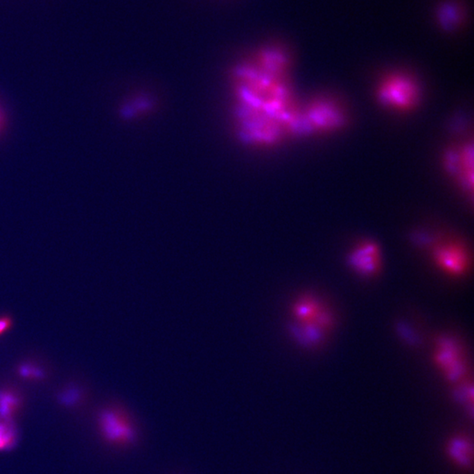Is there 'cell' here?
I'll return each mask as SVG.
<instances>
[{"label": "cell", "instance_id": "6da1fadb", "mask_svg": "<svg viewBox=\"0 0 474 474\" xmlns=\"http://www.w3.org/2000/svg\"><path fill=\"white\" fill-rule=\"evenodd\" d=\"M289 70L288 53L274 45L258 49L234 69V125L243 143L265 148L291 134L306 133Z\"/></svg>", "mask_w": 474, "mask_h": 474}, {"label": "cell", "instance_id": "7a4b0ae2", "mask_svg": "<svg viewBox=\"0 0 474 474\" xmlns=\"http://www.w3.org/2000/svg\"><path fill=\"white\" fill-rule=\"evenodd\" d=\"M292 312L295 321L292 333L299 341L311 344L331 326V315L312 296H303L297 299L292 306Z\"/></svg>", "mask_w": 474, "mask_h": 474}, {"label": "cell", "instance_id": "3957f363", "mask_svg": "<svg viewBox=\"0 0 474 474\" xmlns=\"http://www.w3.org/2000/svg\"><path fill=\"white\" fill-rule=\"evenodd\" d=\"M97 425L102 439L112 446H130L137 439L130 416L116 405H107L98 411Z\"/></svg>", "mask_w": 474, "mask_h": 474}, {"label": "cell", "instance_id": "277c9868", "mask_svg": "<svg viewBox=\"0 0 474 474\" xmlns=\"http://www.w3.org/2000/svg\"><path fill=\"white\" fill-rule=\"evenodd\" d=\"M378 96L391 109L407 111L416 105L419 92L412 79L403 74H394L382 81Z\"/></svg>", "mask_w": 474, "mask_h": 474}, {"label": "cell", "instance_id": "5b68a950", "mask_svg": "<svg viewBox=\"0 0 474 474\" xmlns=\"http://www.w3.org/2000/svg\"><path fill=\"white\" fill-rule=\"evenodd\" d=\"M433 361L444 376L450 381H459L466 373V361L462 350L453 339L444 337L434 344Z\"/></svg>", "mask_w": 474, "mask_h": 474}, {"label": "cell", "instance_id": "8992f818", "mask_svg": "<svg viewBox=\"0 0 474 474\" xmlns=\"http://www.w3.org/2000/svg\"><path fill=\"white\" fill-rule=\"evenodd\" d=\"M432 260L440 271L448 276L459 278L469 267V256L460 243L441 242L433 247Z\"/></svg>", "mask_w": 474, "mask_h": 474}, {"label": "cell", "instance_id": "52a82bcc", "mask_svg": "<svg viewBox=\"0 0 474 474\" xmlns=\"http://www.w3.org/2000/svg\"><path fill=\"white\" fill-rule=\"evenodd\" d=\"M302 114L307 133L337 130L344 123V114L337 105L329 100L315 101Z\"/></svg>", "mask_w": 474, "mask_h": 474}, {"label": "cell", "instance_id": "ba28073f", "mask_svg": "<svg viewBox=\"0 0 474 474\" xmlns=\"http://www.w3.org/2000/svg\"><path fill=\"white\" fill-rule=\"evenodd\" d=\"M348 265L360 276L369 278L376 275L382 265L380 247L373 241L358 243L349 253Z\"/></svg>", "mask_w": 474, "mask_h": 474}, {"label": "cell", "instance_id": "9c48e42d", "mask_svg": "<svg viewBox=\"0 0 474 474\" xmlns=\"http://www.w3.org/2000/svg\"><path fill=\"white\" fill-rule=\"evenodd\" d=\"M24 404V397L17 388L0 387V418L13 420Z\"/></svg>", "mask_w": 474, "mask_h": 474}, {"label": "cell", "instance_id": "30bf717a", "mask_svg": "<svg viewBox=\"0 0 474 474\" xmlns=\"http://www.w3.org/2000/svg\"><path fill=\"white\" fill-rule=\"evenodd\" d=\"M16 374L23 380L41 383L47 380L49 371L44 364L35 360H25L19 362L15 368Z\"/></svg>", "mask_w": 474, "mask_h": 474}, {"label": "cell", "instance_id": "8fae6325", "mask_svg": "<svg viewBox=\"0 0 474 474\" xmlns=\"http://www.w3.org/2000/svg\"><path fill=\"white\" fill-rule=\"evenodd\" d=\"M449 454L459 465L468 466L472 462L473 449L468 440L457 437L449 444Z\"/></svg>", "mask_w": 474, "mask_h": 474}, {"label": "cell", "instance_id": "7c38bea8", "mask_svg": "<svg viewBox=\"0 0 474 474\" xmlns=\"http://www.w3.org/2000/svg\"><path fill=\"white\" fill-rule=\"evenodd\" d=\"M19 433L15 421L0 418V452H9L18 443Z\"/></svg>", "mask_w": 474, "mask_h": 474}, {"label": "cell", "instance_id": "4fadbf2b", "mask_svg": "<svg viewBox=\"0 0 474 474\" xmlns=\"http://www.w3.org/2000/svg\"><path fill=\"white\" fill-rule=\"evenodd\" d=\"M85 396L84 388L71 382L58 392L57 399L62 406L72 407L80 404Z\"/></svg>", "mask_w": 474, "mask_h": 474}, {"label": "cell", "instance_id": "5bb4252c", "mask_svg": "<svg viewBox=\"0 0 474 474\" xmlns=\"http://www.w3.org/2000/svg\"><path fill=\"white\" fill-rule=\"evenodd\" d=\"M13 319L10 315H0V337L12 328Z\"/></svg>", "mask_w": 474, "mask_h": 474}]
</instances>
